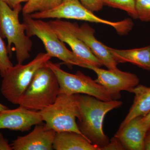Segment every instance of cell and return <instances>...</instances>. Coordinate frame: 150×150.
Masks as SVG:
<instances>
[{
  "label": "cell",
  "instance_id": "6da1fadb",
  "mask_svg": "<svg viewBox=\"0 0 150 150\" xmlns=\"http://www.w3.org/2000/svg\"><path fill=\"white\" fill-rule=\"evenodd\" d=\"M76 95L79 106V129L89 142L102 150L109 142L103 131L105 116L110 110L120 107L123 102L117 100L103 101L83 94Z\"/></svg>",
  "mask_w": 150,
  "mask_h": 150
},
{
  "label": "cell",
  "instance_id": "7a4b0ae2",
  "mask_svg": "<svg viewBox=\"0 0 150 150\" xmlns=\"http://www.w3.org/2000/svg\"><path fill=\"white\" fill-rule=\"evenodd\" d=\"M21 4L11 8L6 3L0 1V34L7 40V49L11 56V45L14 51L18 64H23L30 57L33 42L25 33L26 26L19 20L20 13L22 10Z\"/></svg>",
  "mask_w": 150,
  "mask_h": 150
},
{
  "label": "cell",
  "instance_id": "3957f363",
  "mask_svg": "<svg viewBox=\"0 0 150 150\" xmlns=\"http://www.w3.org/2000/svg\"><path fill=\"white\" fill-rule=\"evenodd\" d=\"M23 23L26 26L25 33L30 38L35 36L41 40L46 53L68 66H77L89 69V62L76 55L67 48L65 43L60 40L48 22L31 17L30 14H23Z\"/></svg>",
  "mask_w": 150,
  "mask_h": 150
},
{
  "label": "cell",
  "instance_id": "277c9868",
  "mask_svg": "<svg viewBox=\"0 0 150 150\" xmlns=\"http://www.w3.org/2000/svg\"><path fill=\"white\" fill-rule=\"evenodd\" d=\"M59 93L58 79L46 63L35 72L19 105L28 110L40 111L54 103Z\"/></svg>",
  "mask_w": 150,
  "mask_h": 150
},
{
  "label": "cell",
  "instance_id": "5b68a950",
  "mask_svg": "<svg viewBox=\"0 0 150 150\" xmlns=\"http://www.w3.org/2000/svg\"><path fill=\"white\" fill-rule=\"evenodd\" d=\"M51 58L47 53H40L26 64H18L9 69L2 77L1 91L4 96L19 105L35 72Z\"/></svg>",
  "mask_w": 150,
  "mask_h": 150
},
{
  "label": "cell",
  "instance_id": "8992f818",
  "mask_svg": "<svg viewBox=\"0 0 150 150\" xmlns=\"http://www.w3.org/2000/svg\"><path fill=\"white\" fill-rule=\"evenodd\" d=\"M30 16L33 18L37 19L66 18L102 23L112 26L120 35L127 34L134 25L133 22L129 18L122 21L112 22L100 18L85 7L79 0H63L61 4L54 8L35 13Z\"/></svg>",
  "mask_w": 150,
  "mask_h": 150
},
{
  "label": "cell",
  "instance_id": "52a82bcc",
  "mask_svg": "<svg viewBox=\"0 0 150 150\" xmlns=\"http://www.w3.org/2000/svg\"><path fill=\"white\" fill-rule=\"evenodd\" d=\"M39 111L48 129L56 132L73 131L83 136L76 121L79 110L76 94L60 93L54 103Z\"/></svg>",
  "mask_w": 150,
  "mask_h": 150
},
{
  "label": "cell",
  "instance_id": "ba28073f",
  "mask_svg": "<svg viewBox=\"0 0 150 150\" xmlns=\"http://www.w3.org/2000/svg\"><path fill=\"white\" fill-rule=\"evenodd\" d=\"M47 65L57 77L60 86V93L83 94L103 101L112 100L110 94L104 87L80 71L76 74H70L62 70L59 64L50 61L47 62Z\"/></svg>",
  "mask_w": 150,
  "mask_h": 150
},
{
  "label": "cell",
  "instance_id": "9c48e42d",
  "mask_svg": "<svg viewBox=\"0 0 150 150\" xmlns=\"http://www.w3.org/2000/svg\"><path fill=\"white\" fill-rule=\"evenodd\" d=\"M89 69L96 74V81L104 87L112 100L120 99L121 92L123 91L131 93L139 83V79L136 74L122 71L118 69L106 70L94 66H91Z\"/></svg>",
  "mask_w": 150,
  "mask_h": 150
},
{
  "label": "cell",
  "instance_id": "30bf717a",
  "mask_svg": "<svg viewBox=\"0 0 150 150\" xmlns=\"http://www.w3.org/2000/svg\"><path fill=\"white\" fill-rule=\"evenodd\" d=\"M64 23L78 38L80 39L88 47L95 56L101 62L103 65L108 69H118V63L113 59L108 49V46L97 40L94 36L95 30L91 26L84 23L80 26L76 23L64 21Z\"/></svg>",
  "mask_w": 150,
  "mask_h": 150
},
{
  "label": "cell",
  "instance_id": "8fae6325",
  "mask_svg": "<svg viewBox=\"0 0 150 150\" xmlns=\"http://www.w3.org/2000/svg\"><path fill=\"white\" fill-rule=\"evenodd\" d=\"M43 122L39 111L28 110L21 106L0 112V129L24 132Z\"/></svg>",
  "mask_w": 150,
  "mask_h": 150
},
{
  "label": "cell",
  "instance_id": "7c38bea8",
  "mask_svg": "<svg viewBox=\"0 0 150 150\" xmlns=\"http://www.w3.org/2000/svg\"><path fill=\"white\" fill-rule=\"evenodd\" d=\"M42 123L35 125L33 130L25 136L18 137L11 144L13 150H53L56 132Z\"/></svg>",
  "mask_w": 150,
  "mask_h": 150
},
{
  "label": "cell",
  "instance_id": "4fadbf2b",
  "mask_svg": "<svg viewBox=\"0 0 150 150\" xmlns=\"http://www.w3.org/2000/svg\"><path fill=\"white\" fill-rule=\"evenodd\" d=\"M59 39L67 43L77 56L87 61L92 66L100 67L103 64L87 46L66 26L59 19L48 21Z\"/></svg>",
  "mask_w": 150,
  "mask_h": 150
},
{
  "label": "cell",
  "instance_id": "5bb4252c",
  "mask_svg": "<svg viewBox=\"0 0 150 150\" xmlns=\"http://www.w3.org/2000/svg\"><path fill=\"white\" fill-rule=\"evenodd\" d=\"M142 117L134 118L125 126L119 128L114 136L122 142L127 149L144 150L148 129L142 123Z\"/></svg>",
  "mask_w": 150,
  "mask_h": 150
},
{
  "label": "cell",
  "instance_id": "9a60e30c",
  "mask_svg": "<svg viewBox=\"0 0 150 150\" xmlns=\"http://www.w3.org/2000/svg\"><path fill=\"white\" fill-rule=\"evenodd\" d=\"M53 149L56 150H101L82 135L73 131L56 132Z\"/></svg>",
  "mask_w": 150,
  "mask_h": 150
},
{
  "label": "cell",
  "instance_id": "2e32d148",
  "mask_svg": "<svg viewBox=\"0 0 150 150\" xmlns=\"http://www.w3.org/2000/svg\"><path fill=\"white\" fill-rule=\"evenodd\" d=\"M108 49L118 63H130L150 70V46L129 50H118L108 46Z\"/></svg>",
  "mask_w": 150,
  "mask_h": 150
},
{
  "label": "cell",
  "instance_id": "e0dca14e",
  "mask_svg": "<svg viewBox=\"0 0 150 150\" xmlns=\"http://www.w3.org/2000/svg\"><path fill=\"white\" fill-rule=\"evenodd\" d=\"M131 93L135 94L134 102L119 128L125 126L134 118L145 116L150 111V88L138 85Z\"/></svg>",
  "mask_w": 150,
  "mask_h": 150
},
{
  "label": "cell",
  "instance_id": "ac0fdd59",
  "mask_svg": "<svg viewBox=\"0 0 150 150\" xmlns=\"http://www.w3.org/2000/svg\"><path fill=\"white\" fill-rule=\"evenodd\" d=\"M63 0H28L22 8L23 14L45 11L58 6Z\"/></svg>",
  "mask_w": 150,
  "mask_h": 150
},
{
  "label": "cell",
  "instance_id": "d6986e66",
  "mask_svg": "<svg viewBox=\"0 0 150 150\" xmlns=\"http://www.w3.org/2000/svg\"><path fill=\"white\" fill-rule=\"evenodd\" d=\"M103 5L126 11L134 19L138 18L135 0H102Z\"/></svg>",
  "mask_w": 150,
  "mask_h": 150
},
{
  "label": "cell",
  "instance_id": "ffe728a7",
  "mask_svg": "<svg viewBox=\"0 0 150 150\" xmlns=\"http://www.w3.org/2000/svg\"><path fill=\"white\" fill-rule=\"evenodd\" d=\"M0 34V75L3 77L6 71L13 66L10 60L7 47Z\"/></svg>",
  "mask_w": 150,
  "mask_h": 150
},
{
  "label": "cell",
  "instance_id": "44dd1931",
  "mask_svg": "<svg viewBox=\"0 0 150 150\" xmlns=\"http://www.w3.org/2000/svg\"><path fill=\"white\" fill-rule=\"evenodd\" d=\"M135 7L138 19L150 21V0H135Z\"/></svg>",
  "mask_w": 150,
  "mask_h": 150
},
{
  "label": "cell",
  "instance_id": "7402d4cb",
  "mask_svg": "<svg viewBox=\"0 0 150 150\" xmlns=\"http://www.w3.org/2000/svg\"><path fill=\"white\" fill-rule=\"evenodd\" d=\"M85 7L92 12L99 11L103 8L102 0H79Z\"/></svg>",
  "mask_w": 150,
  "mask_h": 150
},
{
  "label": "cell",
  "instance_id": "603a6c76",
  "mask_svg": "<svg viewBox=\"0 0 150 150\" xmlns=\"http://www.w3.org/2000/svg\"><path fill=\"white\" fill-rule=\"evenodd\" d=\"M126 149L122 142L118 138L114 137L102 150H125Z\"/></svg>",
  "mask_w": 150,
  "mask_h": 150
},
{
  "label": "cell",
  "instance_id": "cb8c5ba5",
  "mask_svg": "<svg viewBox=\"0 0 150 150\" xmlns=\"http://www.w3.org/2000/svg\"><path fill=\"white\" fill-rule=\"evenodd\" d=\"M11 145L8 144V140L4 137L0 132V150H12Z\"/></svg>",
  "mask_w": 150,
  "mask_h": 150
},
{
  "label": "cell",
  "instance_id": "d4e9b609",
  "mask_svg": "<svg viewBox=\"0 0 150 150\" xmlns=\"http://www.w3.org/2000/svg\"><path fill=\"white\" fill-rule=\"evenodd\" d=\"M6 3L11 8H13L21 4L22 3L27 2L28 0H0Z\"/></svg>",
  "mask_w": 150,
  "mask_h": 150
},
{
  "label": "cell",
  "instance_id": "484cf974",
  "mask_svg": "<svg viewBox=\"0 0 150 150\" xmlns=\"http://www.w3.org/2000/svg\"><path fill=\"white\" fill-rule=\"evenodd\" d=\"M141 120L143 124L146 127L148 131L150 129V111L147 115L142 117Z\"/></svg>",
  "mask_w": 150,
  "mask_h": 150
},
{
  "label": "cell",
  "instance_id": "4316f807",
  "mask_svg": "<svg viewBox=\"0 0 150 150\" xmlns=\"http://www.w3.org/2000/svg\"><path fill=\"white\" fill-rule=\"evenodd\" d=\"M144 150H150V129L147 132L145 138Z\"/></svg>",
  "mask_w": 150,
  "mask_h": 150
},
{
  "label": "cell",
  "instance_id": "83f0119b",
  "mask_svg": "<svg viewBox=\"0 0 150 150\" xmlns=\"http://www.w3.org/2000/svg\"><path fill=\"white\" fill-rule=\"evenodd\" d=\"M8 109V107L2 104L1 103H0V112L4 110H6V109Z\"/></svg>",
  "mask_w": 150,
  "mask_h": 150
}]
</instances>
